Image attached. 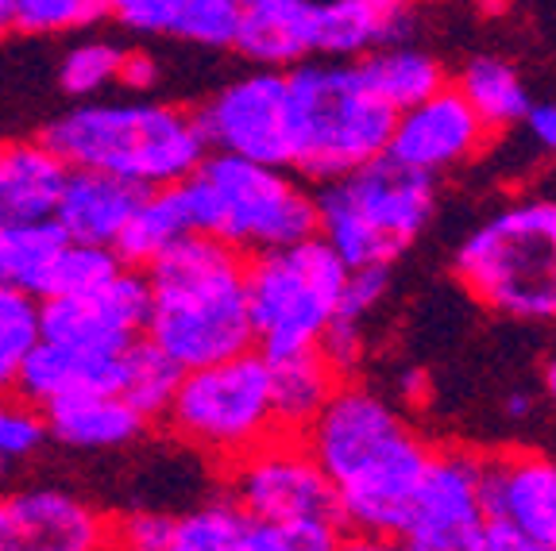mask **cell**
Instances as JSON below:
<instances>
[{"label":"cell","instance_id":"cell-9","mask_svg":"<svg viewBox=\"0 0 556 551\" xmlns=\"http://www.w3.org/2000/svg\"><path fill=\"white\" fill-rule=\"evenodd\" d=\"M163 421L186 448L220 466L248 456L278 432L270 413L267 359L252 347L232 359L182 371Z\"/></svg>","mask_w":556,"mask_h":551},{"label":"cell","instance_id":"cell-23","mask_svg":"<svg viewBox=\"0 0 556 551\" xmlns=\"http://www.w3.org/2000/svg\"><path fill=\"white\" fill-rule=\"evenodd\" d=\"M267 359V355H263ZM340 374L321 359L317 347L309 351H290L267 359V389H270V413H275V428L282 436H302L317 413L329 406V397L337 394Z\"/></svg>","mask_w":556,"mask_h":551},{"label":"cell","instance_id":"cell-45","mask_svg":"<svg viewBox=\"0 0 556 551\" xmlns=\"http://www.w3.org/2000/svg\"><path fill=\"white\" fill-rule=\"evenodd\" d=\"M541 382H545L548 401L556 406V359H548V362H545V374H541Z\"/></svg>","mask_w":556,"mask_h":551},{"label":"cell","instance_id":"cell-42","mask_svg":"<svg viewBox=\"0 0 556 551\" xmlns=\"http://www.w3.org/2000/svg\"><path fill=\"white\" fill-rule=\"evenodd\" d=\"M337 551H414L402 536H367V533H344Z\"/></svg>","mask_w":556,"mask_h":551},{"label":"cell","instance_id":"cell-17","mask_svg":"<svg viewBox=\"0 0 556 551\" xmlns=\"http://www.w3.org/2000/svg\"><path fill=\"white\" fill-rule=\"evenodd\" d=\"M139 197H143V190L121 178H109V174L97 170H70L51 220L66 232L70 243L113 251L124 225L136 213Z\"/></svg>","mask_w":556,"mask_h":551},{"label":"cell","instance_id":"cell-35","mask_svg":"<svg viewBox=\"0 0 556 551\" xmlns=\"http://www.w3.org/2000/svg\"><path fill=\"white\" fill-rule=\"evenodd\" d=\"M121 270H124V262L116 259V251H109V247H86V243H70L51 297H70V293L101 290V285L113 282V278L121 274Z\"/></svg>","mask_w":556,"mask_h":551},{"label":"cell","instance_id":"cell-29","mask_svg":"<svg viewBox=\"0 0 556 551\" xmlns=\"http://www.w3.org/2000/svg\"><path fill=\"white\" fill-rule=\"evenodd\" d=\"M387 27L359 0H313V54L356 62L375 47H387Z\"/></svg>","mask_w":556,"mask_h":551},{"label":"cell","instance_id":"cell-18","mask_svg":"<svg viewBox=\"0 0 556 551\" xmlns=\"http://www.w3.org/2000/svg\"><path fill=\"white\" fill-rule=\"evenodd\" d=\"M104 16L131 35H166L201 51H225L240 9L228 0H104Z\"/></svg>","mask_w":556,"mask_h":551},{"label":"cell","instance_id":"cell-27","mask_svg":"<svg viewBox=\"0 0 556 551\" xmlns=\"http://www.w3.org/2000/svg\"><path fill=\"white\" fill-rule=\"evenodd\" d=\"M456 89H460V97L476 108V116L495 136L526 120L533 104L526 81L518 78V69L506 59H498V54H479V59L464 62Z\"/></svg>","mask_w":556,"mask_h":551},{"label":"cell","instance_id":"cell-16","mask_svg":"<svg viewBox=\"0 0 556 551\" xmlns=\"http://www.w3.org/2000/svg\"><path fill=\"white\" fill-rule=\"evenodd\" d=\"M483 498L486 517L556 551V459L538 451L483 456Z\"/></svg>","mask_w":556,"mask_h":551},{"label":"cell","instance_id":"cell-20","mask_svg":"<svg viewBox=\"0 0 556 551\" xmlns=\"http://www.w3.org/2000/svg\"><path fill=\"white\" fill-rule=\"evenodd\" d=\"M232 51L255 69H290L313 59V0H243Z\"/></svg>","mask_w":556,"mask_h":551},{"label":"cell","instance_id":"cell-19","mask_svg":"<svg viewBox=\"0 0 556 551\" xmlns=\"http://www.w3.org/2000/svg\"><path fill=\"white\" fill-rule=\"evenodd\" d=\"M66 174L43 139H0V228L51 220Z\"/></svg>","mask_w":556,"mask_h":551},{"label":"cell","instance_id":"cell-6","mask_svg":"<svg viewBox=\"0 0 556 551\" xmlns=\"http://www.w3.org/2000/svg\"><path fill=\"white\" fill-rule=\"evenodd\" d=\"M317 235L348 270L391 267L417 243L437 213V178L379 155L313 193Z\"/></svg>","mask_w":556,"mask_h":551},{"label":"cell","instance_id":"cell-13","mask_svg":"<svg viewBox=\"0 0 556 551\" xmlns=\"http://www.w3.org/2000/svg\"><path fill=\"white\" fill-rule=\"evenodd\" d=\"M39 312H43V339L86 355L121 359L131 344L143 339L148 278H143V270L124 267L101 290L47 297V302H39Z\"/></svg>","mask_w":556,"mask_h":551},{"label":"cell","instance_id":"cell-37","mask_svg":"<svg viewBox=\"0 0 556 551\" xmlns=\"http://www.w3.org/2000/svg\"><path fill=\"white\" fill-rule=\"evenodd\" d=\"M387 290H391V267L348 270V282H344V290H340V305L332 317L352 320V324H367V317L382 305Z\"/></svg>","mask_w":556,"mask_h":551},{"label":"cell","instance_id":"cell-5","mask_svg":"<svg viewBox=\"0 0 556 551\" xmlns=\"http://www.w3.org/2000/svg\"><path fill=\"white\" fill-rule=\"evenodd\" d=\"M294 104V174L313 185L387 155L394 108L367 86L356 62L305 59L287 69Z\"/></svg>","mask_w":556,"mask_h":551},{"label":"cell","instance_id":"cell-24","mask_svg":"<svg viewBox=\"0 0 556 551\" xmlns=\"http://www.w3.org/2000/svg\"><path fill=\"white\" fill-rule=\"evenodd\" d=\"M66 247V232L54 220L0 228V282L31 293L35 302H47L59 282Z\"/></svg>","mask_w":556,"mask_h":551},{"label":"cell","instance_id":"cell-14","mask_svg":"<svg viewBox=\"0 0 556 551\" xmlns=\"http://www.w3.org/2000/svg\"><path fill=\"white\" fill-rule=\"evenodd\" d=\"M113 517L51 483L0 494V551H109Z\"/></svg>","mask_w":556,"mask_h":551},{"label":"cell","instance_id":"cell-32","mask_svg":"<svg viewBox=\"0 0 556 551\" xmlns=\"http://www.w3.org/2000/svg\"><path fill=\"white\" fill-rule=\"evenodd\" d=\"M121 59L124 47L113 39H81L74 43L59 62V89L78 101H93L97 93L113 89L121 78Z\"/></svg>","mask_w":556,"mask_h":551},{"label":"cell","instance_id":"cell-2","mask_svg":"<svg viewBox=\"0 0 556 551\" xmlns=\"http://www.w3.org/2000/svg\"><path fill=\"white\" fill-rule=\"evenodd\" d=\"M248 259L225 243L190 232L163 251L148 278V324L143 339L155 344L178 371L208 367L252 351V317H248Z\"/></svg>","mask_w":556,"mask_h":551},{"label":"cell","instance_id":"cell-34","mask_svg":"<svg viewBox=\"0 0 556 551\" xmlns=\"http://www.w3.org/2000/svg\"><path fill=\"white\" fill-rule=\"evenodd\" d=\"M104 16V0H16L12 31L70 35L86 31Z\"/></svg>","mask_w":556,"mask_h":551},{"label":"cell","instance_id":"cell-44","mask_svg":"<svg viewBox=\"0 0 556 551\" xmlns=\"http://www.w3.org/2000/svg\"><path fill=\"white\" fill-rule=\"evenodd\" d=\"M12 12H16V0H0V39L12 31Z\"/></svg>","mask_w":556,"mask_h":551},{"label":"cell","instance_id":"cell-8","mask_svg":"<svg viewBox=\"0 0 556 551\" xmlns=\"http://www.w3.org/2000/svg\"><path fill=\"white\" fill-rule=\"evenodd\" d=\"M344 282L348 267L321 235H305L290 247L252 255L243 285L255 351L275 359L317 347L340 305Z\"/></svg>","mask_w":556,"mask_h":551},{"label":"cell","instance_id":"cell-46","mask_svg":"<svg viewBox=\"0 0 556 551\" xmlns=\"http://www.w3.org/2000/svg\"><path fill=\"white\" fill-rule=\"evenodd\" d=\"M228 4H236V9H240V4H243V0H228Z\"/></svg>","mask_w":556,"mask_h":551},{"label":"cell","instance_id":"cell-39","mask_svg":"<svg viewBox=\"0 0 556 551\" xmlns=\"http://www.w3.org/2000/svg\"><path fill=\"white\" fill-rule=\"evenodd\" d=\"M387 27V39L391 43H409V35L417 27V0H359Z\"/></svg>","mask_w":556,"mask_h":551},{"label":"cell","instance_id":"cell-10","mask_svg":"<svg viewBox=\"0 0 556 551\" xmlns=\"http://www.w3.org/2000/svg\"><path fill=\"white\" fill-rule=\"evenodd\" d=\"M225 498L263 525L340 521L329 474L317 466L302 436H282V432L225 466Z\"/></svg>","mask_w":556,"mask_h":551},{"label":"cell","instance_id":"cell-4","mask_svg":"<svg viewBox=\"0 0 556 551\" xmlns=\"http://www.w3.org/2000/svg\"><path fill=\"white\" fill-rule=\"evenodd\" d=\"M178 190L193 232L225 243L243 259L317 235L313 190L287 166L208 151Z\"/></svg>","mask_w":556,"mask_h":551},{"label":"cell","instance_id":"cell-31","mask_svg":"<svg viewBox=\"0 0 556 551\" xmlns=\"http://www.w3.org/2000/svg\"><path fill=\"white\" fill-rule=\"evenodd\" d=\"M43 339V312L31 293L0 282V394L16 389L27 355Z\"/></svg>","mask_w":556,"mask_h":551},{"label":"cell","instance_id":"cell-38","mask_svg":"<svg viewBox=\"0 0 556 551\" xmlns=\"http://www.w3.org/2000/svg\"><path fill=\"white\" fill-rule=\"evenodd\" d=\"M174 513H159V509H136L113 517L109 528V551H163L166 536H170Z\"/></svg>","mask_w":556,"mask_h":551},{"label":"cell","instance_id":"cell-3","mask_svg":"<svg viewBox=\"0 0 556 551\" xmlns=\"http://www.w3.org/2000/svg\"><path fill=\"white\" fill-rule=\"evenodd\" d=\"M70 170H97L136 190L182 185L208 155L190 108L166 101H78L43 128Z\"/></svg>","mask_w":556,"mask_h":551},{"label":"cell","instance_id":"cell-28","mask_svg":"<svg viewBox=\"0 0 556 551\" xmlns=\"http://www.w3.org/2000/svg\"><path fill=\"white\" fill-rule=\"evenodd\" d=\"M163 551H255V521L228 498L201 501L170 517Z\"/></svg>","mask_w":556,"mask_h":551},{"label":"cell","instance_id":"cell-30","mask_svg":"<svg viewBox=\"0 0 556 551\" xmlns=\"http://www.w3.org/2000/svg\"><path fill=\"white\" fill-rule=\"evenodd\" d=\"M178 379H182V371H178L155 344L139 339V344H131L128 351L121 355L116 394H121L128 406H136L148 421H155V417H163L166 406H170Z\"/></svg>","mask_w":556,"mask_h":551},{"label":"cell","instance_id":"cell-1","mask_svg":"<svg viewBox=\"0 0 556 551\" xmlns=\"http://www.w3.org/2000/svg\"><path fill=\"white\" fill-rule=\"evenodd\" d=\"M302 439L329 474L344 528L367 536L406 533L433 444L417 436L379 389L344 379Z\"/></svg>","mask_w":556,"mask_h":551},{"label":"cell","instance_id":"cell-11","mask_svg":"<svg viewBox=\"0 0 556 551\" xmlns=\"http://www.w3.org/2000/svg\"><path fill=\"white\" fill-rule=\"evenodd\" d=\"M193 116L208 151L294 170V104L287 69L240 74L225 81Z\"/></svg>","mask_w":556,"mask_h":551},{"label":"cell","instance_id":"cell-33","mask_svg":"<svg viewBox=\"0 0 556 551\" xmlns=\"http://www.w3.org/2000/svg\"><path fill=\"white\" fill-rule=\"evenodd\" d=\"M47 417L16 389L0 394V471L31 463L47 448Z\"/></svg>","mask_w":556,"mask_h":551},{"label":"cell","instance_id":"cell-43","mask_svg":"<svg viewBox=\"0 0 556 551\" xmlns=\"http://www.w3.org/2000/svg\"><path fill=\"white\" fill-rule=\"evenodd\" d=\"M503 413L510 417V421H526V417L533 413V397L526 394V389H514V394L503 401Z\"/></svg>","mask_w":556,"mask_h":551},{"label":"cell","instance_id":"cell-25","mask_svg":"<svg viewBox=\"0 0 556 551\" xmlns=\"http://www.w3.org/2000/svg\"><path fill=\"white\" fill-rule=\"evenodd\" d=\"M190 228V213H186V197L178 185H166V190H148L139 197L136 213L124 225L121 240H116V259L124 267H151V262L170 251L178 240H186Z\"/></svg>","mask_w":556,"mask_h":551},{"label":"cell","instance_id":"cell-12","mask_svg":"<svg viewBox=\"0 0 556 551\" xmlns=\"http://www.w3.org/2000/svg\"><path fill=\"white\" fill-rule=\"evenodd\" d=\"M486 521L483 456L468 448H433L402 540L414 551H483Z\"/></svg>","mask_w":556,"mask_h":551},{"label":"cell","instance_id":"cell-15","mask_svg":"<svg viewBox=\"0 0 556 551\" xmlns=\"http://www.w3.org/2000/svg\"><path fill=\"white\" fill-rule=\"evenodd\" d=\"M491 139H495V131L479 120L476 108L460 97V89L444 86L394 116L387 155L409 170L437 178V174L476 163L491 146Z\"/></svg>","mask_w":556,"mask_h":551},{"label":"cell","instance_id":"cell-22","mask_svg":"<svg viewBox=\"0 0 556 551\" xmlns=\"http://www.w3.org/2000/svg\"><path fill=\"white\" fill-rule=\"evenodd\" d=\"M121 379V359H104V355H86L74 347L39 339L35 351L27 355L24 371H20L16 394L27 397L31 406L47 409L54 401L81 394H116Z\"/></svg>","mask_w":556,"mask_h":551},{"label":"cell","instance_id":"cell-21","mask_svg":"<svg viewBox=\"0 0 556 551\" xmlns=\"http://www.w3.org/2000/svg\"><path fill=\"white\" fill-rule=\"evenodd\" d=\"M43 417H47V439L51 444H59L66 451H86V456L131 448L151 424L121 394L66 397V401L47 406Z\"/></svg>","mask_w":556,"mask_h":551},{"label":"cell","instance_id":"cell-36","mask_svg":"<svg viewBox=\"0 0 556 551\" xmlns=\"http://www.w3.org/2000/svg\"><path fill=\"white\" fill-rule=\"evenodd\" d=\"M348 528L340 521H287L263 525L255 521V551H337Z\"/></svg>","mask_w":556,"mask_h":551},{"label":"cell","instance_id":"cell-40","mask_svg":"<svg viewBox=\"0 0 556 551\" xmlns=\"http://www.w3.org/2000/svg\"><path fill=\"white\" fill-rule=\"evenodd\" d=\"M159 74H163V69H159L155 54L131 47L121 59V78H116V86L128 89V93H151V89L159 86Z\"/></svg>","mask_w":556,"mask_h":551},{"label":"cell","instance_id":"cell-7","mask_svg":"<svg viewBox=\"0 0 556 551\" xmlns=\"http://www.w3.org/2000/svg\"><path fill=\"white\" fill-rule=\"evenodd\" d=\"M456 278L483 309L556 320V201H514L456 251Z\"/></svg>","mask_w":556,"mask_h":551},{"label":"cell","instance_id":"cell-26","mask_svg":"<svg viewBox=\"0 0 556 551\" xmlns=\"http://www.w3.org/2000/svg\"><path fill=\"white\" fill-rule=\"evenodd\" d=\"M356 66L367 78V86H371L382 101L391 104L394 113H402V108L426 101V97H433L437 89L448 86L441 62H437L429 51L409 47V43L375 47L371 54L356 59Z\"/></svg>","mask_w":556,"mask_h":551},{"label":"cell","instance_id":"cell-41","mask_svg":"<svg viewBox=\"0 0 556 551\" xmlns=\"http://www.w3.org/2000/svg\"><path fill=\"white\" fill-rule=\"evenodd\" d=\"M521 124H526V131L533 136V143L556 155V101L530 104V113H526V120Z\"/></svg>","mask_w":556,"mask_h":551}]
</instances>
